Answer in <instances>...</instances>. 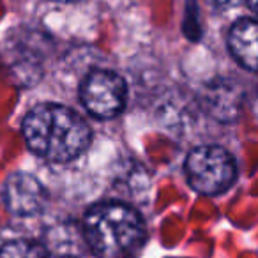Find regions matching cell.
Listing matches in <instances>:
<instances>
[{
	"mask_svg": "<svg viewBox=\"0 0 258 258\" xmlns=\"http://www.w3.org/2000/svg\"><path fill=\"white\" fill-rule=\"evenodd\" d=\"M212 6H216V8H226V6L233 4L235 0H209Z\"/></svg>",
	"mask_w": 258,
	"mask_h": 258,
	"instance_id": "obj_10",
	"label": "cell"
},
{
	"mask_svg": "<svg viewBox=\"0 0 258 258\" xmlns=\"http://www.w3.org/2000/svg\"><path fill=\"white\" fill-rule=\"evenodd\" d=\"M205 104L211 110L212 117L221 118V120H230L235 117L237 108H239V89L226 85H214L207 90Z\"/></svg>",
	"mask_w": 258,
	"mask_h": 258,
	"instance_id": "obj_8",
	"label": "cell"
},
{
	"mask_svg": "<svg viewBox=\"0 0 258 258\" xmlns=\"http://www.w3.org/2000/svg\"><path fill=\"white\" fill-rule=\"evenodd\" d=\"M87 246L99 258H133L145 240L144 221L124 204H97L83 221Z\"/></svg>",
	"mask_w": 258,
	"mask_h": 258,
	"instance_id": "obj_2",
	"label": "cell"
},
{
	"mask_svg": "<svg viewBox=\"0 0 258 258\" xmlns=\"http://www.w3.org/2000/svg\"><path fill=\"white\" fill-rule=\"evenodd\" d=\"M256 34L258 27L254 20L244 18L239 20L235 25L230 29L228 34V46L233 57L239 60L249 71H256L258 62V46H256Z\"/></svg>",
	"mask_w": 258,
	"mask_h": 258,
	"instance_id": "obj_7",
	"label": "cell"
},
{
	"mask_svg": "<svg viewBox=\"0 0 258 258\" xmlns=\"http://www.w3.org/2000/svg\"><path fill=\"white\" fill-rule=\"evenodd\" d=\"M186 175L191 187L202 195H219L228 189L237 175L232 154L218 145H202L189 152Z\"/></svg>",
	"mask_w": 258,
	"mask_h": 258,
	"instance_id": "obj_3",
	"label": "cell"
},
{
	"mask_svg": "<svg viewBox=\"0 0 258 258\" xmlns=\"http://www.w3.org/2000/svg\"><path fill=\"white\" fill-rule=\"evenodd\" d=\"M125 94L124 80L110 71L90 73L80 89L83 106L99 118H111L120 113L125 104Z\"/></svg>",
	"mask_w": 258,
	"mask_h": 258,
	"instance_id": "obj_4",
	"label": "cell"
},
{
	"mask_svg": "<svg viewBox=\"0 0 258 258\" xmlns=\"http://www.w3.org/2000/svg\"><path fill=\"white\" fill-rule=\"evenodd\" d=\"M53 2H64V4H69V2H78V0H53Z\"/></svg>",
	"mask_w": 258,
	"mask_h": 258,
	"instance_id": "obj_11",
	"label": "cell"
},
{
	"mask_svg": "<svg viewBox=\"0 0 258 258\" xmlns=\"http://www.w3.org/2000/svg\"><path fill=\"white\" fill-rule=\"evenodd\" d=\"M249 8H251V9H253V11H254V0H249Z\"/></svg>",
	"mask_w": 258,
	"mask_h": 258,
	"instance_id": "obj_12",
	"label": "cell"
},
{
	"mask_svg": "<svg viewBox=\"0 0 258 258\" xmlns=\"http://www.w3.org/2000/svg\"><path fill=\"white\" fill-rule=\"evenodd\" d=\"M0 258H48L43 244L30 240H11L0 247Z\"/></svg>",
	"mask_w": 258,
	"mask_h": 258,
	"instance_id": "obj_9",
	"label": "cell"
},
{
	"mask_svg": "<svg viewBox=\"0 0 258 258\" xmlns=\"http://www.w3.org/2000/svg\"><path fill=\"white\" fill-rule=\"evenodd\" d=\"M29 147L50 161H71L87 149L89 125L78 113L60 104H39L23 120Z\"/></svg>",
	"mask_w": 258,
	"mask_h": 258,
	"instance_id": "obj_1",
	"label": "cell"
},
{
	"mask_svg": "<svg viewBox=\"0 0 258 258\" xmlns=\"http://www.w3.org/2000/svg\"><path fill=\"white\" fill-rule=\"evenodd\" d=\"M4 202L13 214L34 216L39 214L46 205V191L36 177L29 173L16 172L6 179Z\"/></svg>",
	"mask_w": 258,
	"mask_h": 258,
	"instance_id": "obj_5",
	"label": "cell"
},
{
	"mask_svg": "<svg viewBox=\"0 0 258 258\" xmlns=\"http://www.w3.org/2000/svg\"><path fill=\"white\" fill-rule=\"evenodd\" d=\"M87 247L83 226L75 221L57 223L44 235V249L55 258H80Z\"/></svg>",
	"mask_w": 258,
	"mask_h": 258,
	"instance_id": "obj_6",
	"label": "cell"
}]
</instances>
